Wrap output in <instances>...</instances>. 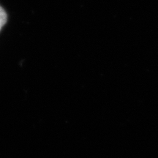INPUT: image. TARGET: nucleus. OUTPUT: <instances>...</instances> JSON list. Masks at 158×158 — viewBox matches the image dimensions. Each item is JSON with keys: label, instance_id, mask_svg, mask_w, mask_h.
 <instances>
[{"label": "nucleus", "instance_id": "nucleus-1", "mask_svg": "<svg viewBox=\"0 0 158 158\" xmlns=\"http://www.w3.org/2000/svg\"><path fill=\"white\" fill-rule=\"evenodd\" d=\"M6 22H7V13L5 10L0 6V30Z\"/></svg>", "mask_w": 158, "mask_h": 158}]
</instances>
